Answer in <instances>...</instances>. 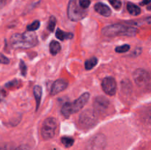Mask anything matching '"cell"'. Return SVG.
I'll return each mask as SVG.
<instances>
[{
    "label": "cell",
    "mask_w": 151,
    "mask_h": 150,
    "mask_svg": "<svg viewBox=\"0 0 151 150\" xmlns=\"http://www.w3.org/2000/svg\"><path fill=\"white\" fill-rule=\"evenodd\" d=\"M60 45L58 41H52L50 44V53L53 55H55L60 51Z\"/></svg>",
    "instance_id": "16"
},
{
    "label": "cell",
    "mask_w": 151,
    "mask_h": 150,
    "mask_svg": "<svg viewBox=\"0 0 151 150\" xmlns=\"http://www.w3.org/2000/svg\"><path fill=\"white\" fill-rule=\"evenodd\" d=\"M5 2H6V0H0V9L4 5Z\"/></svg>",
    "instance_id": "29"
},
{
    "label": "cell",
    "mask_w": 151,
    "mask_h": 150,
    "mask_svg": "<svg viewBox=\"0 0 151 150\" xmlns=\"http://www.w3.org/2000/svg\"><path fill=\"white\" fill-rule=\"evenodd\" d=\"M4 96H5V93H4V91H3V90H1V88H0V101L3 99Z\"/></svg>",
    "instance_id": "27"
},
{
    "label": "cell",
    "mask_w": 151,
    "mask_h": 150,
    "mask_svg": "<svg viewBox=\"0 0 151 150\" xmlns=\"http://www.w3.org/2000/svg\"><path fill=\"white\" fill-rule=\"evenodd\" d=\"M56 24V19L54 16H51L49 20L48 25H47V29L50 31V32H52L55 29V26Z\"/></svg>",
    "instance_id": "19"
},
{
    "label": "cell",
    "mask_w": 151,
    "mask_h": 150,
    "mask_svg": "<svg viewBox=\"0 0 151 150\" xmlns=\"http://www.w3.org/2000/svg\"><path fill=\"white\" fill-rule=\"evenodd\" d=\"M102 88L103 91L109 96H113L116 94V82L113 77H106L102 82Z\"/></svg>",
    "instance_id": "9"
},
{
    "label": "cell",
    "mask_w": 151,
    "mask_h": 150,
    "mask_svg": "<svg viewBox=\"0 0 151 150\" xmlns=\"http://www.w3.org/2000/svg\"><path fill=\"white\" fill-rule=\"evenodd\" d=\"M40 26V22L38 21H35L32 22L31 24L28 25L27 26V30L29 32H33V31L36 30L39 28Z\"/></svg>",
    "instance_id": "20"
},
{
    "label": "cell",
    "mask_w": 151,
    "mask_h": 150,
    "mask_svg": "<svg viewBox=\"0 0 151 150\" xmlns=\"http://www.w3.org/2000/svg\"><path fill=\"white\" fill-rule=\"evenodd\" d=\"M79 4L83 9H86L91 4V0H79Z\"/></svg>",
    "instance_id": "23"
},
{
    "label": "cell",
    "mask_w": 151,
    "mask_h": 150,
    "mask_svg": "<svg viewBox=\"0 0 151 150\" xmlns=\"http://www.w3.org/2000/svg\"><path fill=\"white\" fill-rule=\"evenodd\" d=\"M109 104V101L104 96H97L94 101V110L97 113L103 114L108 110Z\"/></svg>",
    "instance_id": "10"
},
{
    "label": "cell",
    "mask_w": 151,
    "mask_h": 150,
    "mask_svg": "<svg viewBox=\"0 0 151 150\" xmlns=\"http://www.w3.org/2000/svg\"><path fill=\"white\" fill-rule=\"evenodd\" d=\"M148 10H151V6H150V7H148Z\"/></svg>",
    "instance_id": "31"
},
{
    "label": "cell",
    "mask_w": 151,
    "mask_h": 150,
    "mask_svg": "<svg viewBox=\"0 0 151 150\" xmlns=\"http://www.w3.org/2000/svg\"><path fill=\"white\" fill-rule=\"evenodd\" d=\"M129 49H130V46L128 45V44H124V45L116 47L115 51L118 53H124L128 51Z\"/></svg>",
    "instance_id": "21"
},
{
    "label": "cell",
    "mask_w": 151,
    "mask_h": 150,
    "mask_svg": "<svg viewBox=\"0 0 151 150\" xmlns=\"http://www.w3.org/2000/svg\"><path fill=\"white\" fill-rule=\"evenodd\" d=\"M34 96H35V101H36V110H38L41 102V96H42V88L39 85H35L33 88Z\"/></svg>",
    "instance_id": "13"
},
{
    "label": "cell",
    "mask_w": 151,
    "mask_h": 150,
    "mask_svg": "<svg viewBox=\"0 0 151 150\" xmlns=\"http://www.w3.org/2000/svg\"><path fill=\"white\" fill-rule=\"evenodd\" d=\"M10 63V60L7 57H6L5 56L3 55L2 54L0 53V63H3V64H8Z\"/></svg>",
    "instance_id": "25"
},
{
    "label": "cell",
    "mask_w": 151,
    "mask_h": 150,
    "mask_svg": "<svg viewBox=\"0 0 151 150\" xmlns=\"http://www.w3.org/2000/svg\"><path fill=\"white\" fill-rule=\"evenodd\" d=\"M61 142L66 147H70L73 145L74 139L70 137H63L61 138Z\"/></svg>",
    "instance_id": "18"
},
{
    "label": "cell",
    "mask_w": 151,
    "mask_h": 150,
    "mask_svg": "<svg viewBox=\"0 0 151 150\" xmlns=\"http://www.w3.org/2000/svg\"><path fill=\"white\" fill-rule=\"evenodd\" d=\"M137 29L131 26H126L119 24L109 25L103 29L102 32L108 37H114L118 35L134 36L137 33Z\"/></svg>",
    "instance_id": "3"
},
{
    "label": "cell",
    "mask_w": 151,
    "mask_h": 150,
    "mask_svg": "<svg viewBox=\"0 0 151 150\" xmlns=\"http://www.w3.org/2000/svg\"><path fill=\"white\" fill-rule=\"evenodd\" d=\"M68 17L70 20L77 21L86 17L87 12L81 7L77 0H70L68 5Z\"/></svg>",
    "instance_id": "4"
},
{
    "label": "cell",
    "mask_w": 151,
    "mask_h": 150,
    "mask_svg": "<svg viewBox=\"0 0 151 150\" xmlns=\"http://www.w3.org/2000/svg\"><path fill=\"white\" fill-rule=\"evenodd\" d=\"M19 66H20V69H21V72H22V74L23 75V76H26L27 66H26V65L24 64V63L22 61V60H21Z\"/></svg>",
    "instance_id": "24"
},
{
    "label": "cell",
    "mask_w": 151,
    "mask_h": 150,
    "mask_svg": "<svg viewBox=\"0 0 151 150\" xmlns=\"http://www.w3.org/2000/svg\"><path fill=\"white\" fill-rule=\"evenodd\" d=\"M55 36L58 39L60 40V41H63V40L66 39H71V38H73V35L70 32H63V30L60 29H58L56 31Z\"/></svg>",
    "instance_id": "14"
},
{
    "label": "cell",
    "mask_w": 151,
    "mask_h": 150,
    "mask_svg": "<svg viewBox=\"0 0 151 150\" xmlns=\"http://www.w3.org/2000/svg\"><path fill=\"white\" fill-rule=\"evenodd\" d=\"M106 144V138L103 135L99 134L93 137L87 145L88 150H103Z\"/></svg>",
    "instance_id": "8"
},
{
    "label": "cell",
    "mask_w": 151,
    "mask_h": 150,
    "mask_svg": "<svg viewBox=\"0 0 151 150\" xmlns=\"http://www.w3.org/2000/svg\"><path fill=\"white\" fill-rule=\"evenodd\" d=\"M133 76H134L136 84L139 88H147L150 85L151 77L148 72L146 71L144 69H137L134 71Z\"/></svg>",
    "instance_id": "6"
},
{
    "label": "cell",
    "mask_w": 151,
    "mask_h": 150,
    "mask_svg": "<svg viewBox=\"0 0 151 150\" xmlns=\"http://www.w3.org/2000/svg\"><path fill=\"white\" fill-rule=\"evenodd\" d=\"M94 110L88 109L83 112L79 118V123L84 128H90L97 123V117Z\"/></svg>",
    "instance_id": "5"
},
{
    "label": "cell",
    "mask_w": 151,
    "mask_h": 150,
    "mask_svg": "<svg viewBox=\"0 0 151 150\" xmlns=\"http://www.w3.org/2000/svg\"><path fill=\"white\" fill-rule=\"evenodd\" d=\"M97 64V59L96 57H91L89 60H87L85 63V68L86 70H91Z\"/></svg>",
    "instance_id": "17"
},
{
    "label": "cell",
    "mask_w": 151,
    "mask_h": 150,
    "mask_svg": "<svg viewBox=\"0 0 151 150\" xmlns=\"http://www.w3.org/2000/svg\"><path fill=\"white\" fill-rule=\"evenodd\" d=\"M109 1L112 5V7L116 10H119L122 6V2H121L120 0H109Z\"/></svg>",
    "instance_id": "22"
},
{
    "label": "cell",
    "mask_w": 151,
    "mask_h": 150,
    "mask_svg": "<svg viewBox=\"0 0 151 150\" xmlns=\"http://www.w3.org/2000/svg\"><path fill=\"white\" fill-rule=\"evenodd\" d=\"M127 9H128V12L133 16H138L141 13V10H140L139 7L131 2L128 3V4H127Z\"/></svg>",
    "instance_id": "15"
},
{
    "label": "cell",
    "mask_w": 151,
    "mask_h": 150,
    "mask_svg": "<svg viewBox=\"0 0 151 150\" xmlns=\"http://www.w3.org/2000/svg\"><path fill=\"white\" fill-rule=\"evenodd\" d=\"M90 97L89 93L86 92L73 102H66L61 108V113L66 118H69L73 113L80 111L85 106Z\"/></svg>",
    "instance_id": "2"
},
{
    "label": "cell",
    "mask_w": 151,
    "mask_h": 150,
    "mask_svg": "<svg viewBox=\"0 0 151 150\" xmlns=\"http://www.w3.org/2000/svg\"><path fill=\"white\" fill-rule=\"evenodd\" d=\"M147 23L150 24H151V17L148 18V19H147Z\"/></svg>",
    "instance_id": "30"
},
{
    "label": "cell",
    "mask_w": 151,
    "mask_h": 150,
    "mask_svg": "<svg viewBox=\"0 0 151 150\" xmlns=\"http://www.w3.org/2000/svg\"><path fill=\"white\" fill-rule=\"evenodd\" d=\"M10 44L15 49H29L37 45L38 38L35 33L29 31L22 34L16 33L10 38Z\"/></svg>",
    "instance_id": "1"
},
{
    "label": "cell",
    "mask_w": 151,
    "mask_h": 150,
    "mask_svg": "<svg viewBox=\"0 0 151 150\" xmlns=\"http://www.w3.org/2000/svg\"><path fill=\"white\" fill-rule=\"evenodd\" d=\"M151 1V0H142V1L141 2L142 5H145V4H149Z\"/></svg>",
    "instance_id": "28"
},
{
    "label": "cell",
    "mask_w": 151,
    "mask_h": 150,
    "mask_svg": "<svg viewBox=\"0 0 151 150\" xmlns=\"http://www.w3.org/2000/svg\"><path fill=\"white\" fill-rule=\"evenodd\" d=\"M18 83H19L18 80H13L10 82L9 83H7V85H6V86H7V88H10V87L16 86V85H18Z\"/></svg>",
    "instance_id": "26"
},
{
    "label": "cell",
    "mask_w": 151,
    "mask_h": 150,
    "mask_svg": "<svg viewBox=\"0 0 151 150\" xmlns=\"http://www.w3.org/2000/svg\"><path fill=\"white\" fill-rule=\"evenodd\" d=\"M68 83L66 80L63 79H57L54 83L52 84L51 88V94L52 95H56L59 94L63 90L66 89L67 87Z\"/></svg>",
    "instance_id": "11"
},
{
    "label": "cell",
    "mask_w": 151,
    "mask_h": 150,
    "mask_svg": "<svg viewBox=\"0 0 151 150\" xmlns=\"http://www.w3.org/2000/svg\"><path fill=\"white\" fill-rule=\"evenodd\" d=\"M57 128V122L53 118L47 119L42 124L41 127V135L46 140L53 138Z\"/></svg>",
    "instance_id": "7"
},
{
    "label": "cell",
    "mask_w": 151,
    "mask_h": 150,
    "mask_svg": "<svg viewBox=\"0 0 151 150\" xmlns=\"http://www.w3.org/2000/svg\"><path fill=\"white\" fill-rule=\"evenodd\" d=\"M94 9H95L96 12L100 13L102 16H106V17H109L111 14V10L109 8V6L103 4V3H97L94 6Z\"/></svg>",
    "instance_id": "12"
}]
</instances>
